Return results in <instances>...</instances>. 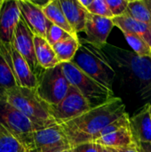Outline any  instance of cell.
<instances>
[{
	"label": "cell",
	"instance_id": "4",
	"mask_svg": "<svg viewBox=\"0 0 151 152\" xmlns=\"http://www.w3.org/2000/svg\"><path fill=\"white\" fill-rule=\"evenodd\" d=\"M4 100L28 118L39 129L57 125L51 116L49 104L39 97L36 89L18 86L6 92Z\"/></svg>",
	"mask_w": 151,
	"mask_h": 152
},
{
	"label": "cell",
	"instance_id": "27",
	"mask_svg": "<svg viewBox=\"0 0 151 152\" xmlns=\"http://www.w3.org/2000/svg\"><path fill=\"white\" fill-rule=\"evenodd\" d=\"M86 10L89 13L113 19V15L105 0H93L92 4Z\"/></svg>",
	"mask_w": 151,
	"mask_h": 152
},
{
	"label": "cell",
	"instance_id": "3",
	"mask_svg": "<svg viewBox=\"0 0 151 152\" xmlns=\"http://www.w3.org/2000/svg\"><path fill=\"white\" fill-rule=\"evenodd\" d=\"M79 48L72 62L98 83L113 90L117 73L104 51L79 38Z\"/></svg>",
	"mask_w": 151,
	"mask_h": 152
},
{
	"label": "cell",
	"instance_id": "38",
	"mask_svg": "<svg viewBox=\"0 0 151 152\" xmlns=\"http://www.w3.org/2000/svg\"><path fill=\"white\" fill-rule=\"evenodd\" d=\"M69 152H74V151H73V149H71V150H69Z\"/></svg>",
	"mask_w": 151,
	"mask_h": 152
},
{
	"label": "cell",
	"instance_id": "19",
	"mask_svg": "<svg viewBox=\"0 0 151 152\" xmlns=\"http://www.w3.org/2000/svg\"><path fill=\"white\" fill-rule=\"evenodd\" d=\"M34 44L36 60L42 69H53L61 64L53 46L44 37L35 36Z\"/></svg>",
	"mask_w": 151,
	"mask_h": 152
},
{
	"label": "cell",
	"instance_id": "23",
	"mask_svg": "<svg viewBox=\"0 0 151 152\" xmlns=\"http://www.w3.org/2000/svg\"><path fill=\"white\" fill-rule=\"evenodd\" d=\"M126 13L136 20L151 26V12L145 3V0L129 1Z\"/></svg>",
	"mask_w": 151,
	"mask_h": 152
},
{
	"label": "cell",
	"instance_id": "35",
	"mask_svg": "<svg viewBox=\"0 0 151 152\" xmlns=\"http://www.w3.org/2000/svg\"><path fill=\"white\" fill-rule=\"evenodd\" d=\"M32 152H41L40 151H38V150H35V151H32Z\"/></svg>",
	"mask_w": 151,
	"mask_h": 152
},
{
	"label": "cell",
	"instance_id": "15",
	"mask_svg": "<svg viewBox=\"0 0 151 152\" xmlns=\"http://www.w3.org/2000/svg\"><path fill=\"white\" fill-rule=\"evenodd\" d=\"M130 126L137 143H151L150 103L145 104L130 118Z\"/></svg>",
	"mask_w": 151,
	"mask_h": 152
},
{
	"label": "cell",
	"instance_id": "41",
	"mask_svg": "<svg viewBox=\"0 0 151 152\" xmlns=\"http://www.w3.org/2000/svg\"><path fill=\"white\" fill-rule=\"evenodd\" d=\"M150 114H151V103H150Z\"/></svg>",
	"mask_w": 151,
	"mask_h": 152
},
{
	"label": "cell",
	"instance_id": "17",
	"mask_svg": "<svg viewBox=\"0 0 151 152\" xmlns=\"http://www.w3.org/2000/svg\"><path fill=\"white\" fill-rule=\"evenodd\" d=\"M12 61V69L16 77L18 85L22 87L36 89L38 86L37 77L33 73L26 60L12 45L10 48Z\"/></svg>",
	"mask_w": 151,
	"mask_h": 152
},
{
	"label": "cell",
	"instance_id": "2",
	"mask_svg": "<svg viewBox=\"0 0 151 152\" xmlns=\"http://www.w3.org/2000/svg\"><path fill=\"white\" fill-rule=\"evenodd\" d=\"M104 48L122 83L142 99L151 98V57L139 56L133 52L110 45Z\"/></svg>",
	"mask_w": 151,
	"mask_h": 152
},
{
	"label": "cell",
	"instance_id": "29",
	"mask_svg": "<svg viewBox=\"0 0 151 152\" xmlns=\"http://www.w3.org/2000/svg\"><path fill=\"white\" fill-rule=\"evenodd\" d=\"M74 152H98V145L95 142H87L73 148Z\"/></svg>",
	"mask_w": 151,
	"mask_h": 152
},
{
	"label": "cell",
	"instance_id": "11",
	"mask_svg": "<svg viewBox=\"0 0 151 152\" xmlns=\"http://www.w3.org/2000/svg\"><path fill=\"white\" fill-rule=\"evenodd\" d=\"M35 150L41 152H59L71 150L61 126L55 125L39 129L34 134Z\"/></svg>",
	"mask_w": 151,
	"mask_h": 152
},
{
	"label": "cell",
	"instance_id": "10",
	"mask_svg": "<svg viewBox=\"0 0 151 152\" xmlns=\"http://www.w3.org/2000/svg\"><path fill=\"white\" fill-rule=\"evenodd\" d=\"M34 37L35 35L21 17L14 32L12 46L26 60L31 70L38 79V77L41 75L44 69L39 66L36 60Z\"/></svg>",
	"mask_w": 151,
	"mask_h": 152
},
{
	"label": "cell",
	"instance_id": "1",
	"mask_svg": "<svg viewBox=\"0 0 151 152\" xmlns=\"http://www.w3.org/2000/svg\"><path fill=\"white\" fill-rule=\"evenodd\" d=\"M126 113L121 98L115 97L109 102L92 108L78 118L61 126L71 148L87 142H95L102 130Z\"/></svg>",
	"mask_w": 151,
	"mask_h": 152
},
{
	"label": "cell",
	"instance_id": "36",
	"mask_svg": "<svg viewBox=\"0 0 151 152\" xmlns=\"http://www.w3.org/2000/svg\"><path fill=\"white\" fill-rule=\"evenodd\" d=\"M69 151H59V152H69Z\"/></svg>",
	"mask_w": 151,
	"mask_h": 152
},
{
	"label": "cell",
	"instance_id": "24",
	"mask_svg": "<svg viewBox=\"0 0 151 152\" xmlns=\"http://www.w3.org/2000/svg\"><path fill=\"white\" fill-rule=\"evenodd\" d=\"M27 149L12 134L0 125V152H25Z\"/></svg>",
	"mask_w": 151,
	"mask_h": 152
},
{
	"label": "cell",
	"instance_id": "39",
	"mask_svg": "<svg viewBox=\"0 0 151 152\" xmlns=\"http://www.w3.org/2000/svg\"><path fill=\"white\" fill-rule=\"evenodd\" d=\"M2 2H3V0H0V7H1V4H2Z\"/></svg>",
	"mask_w": 151,
	"mask_h": 152
},
{
	"label": "cell",
	"instance_id": "30",
	"mask_svg": "<svg viewBox=\"0 0 151 152\" xmlns=\"http://www.w3.org/2000/svg\"><path fill=\"white\" fill-rule=\"evenodd\" d=\"M114 150V149H113ZM117 152H139V146L138 143L136 142L134 145L125 148V149H119V150H115Z\"/></svg>",
	"mask_w": 151,
	"mask_h": 152
},
{
	"label": "cell",
	"instance_id": "40",
	"mask_svg": "<svg viewBox=\"0 0 151 152\" xmlns=\"http://www.w3.org/2000/svg\"><path fill=\"white\" fill-rule=\"evenodd\" d=\"M111 150H112V151H113V152H117L116 151H115V150H113V149H111Z\"/></svg>",
	"mask_w": 151,
	"mask_h": 152
},
{
	"label": "cell",
	"instance_id": "18",
	"mask_svg": "<svg viewBox=\"0 0 151 152\" xmlns=\"http://www.w3.org/2000/svg\"><path fill=\"white\" fill-rule=\"evenodd\" d=\"M60 3L73 31L77 35L80 32H85L87 10L79 4L78 0H60Z\"/></svg>",
	"mask_w": 151,
	"mask_h": 152
},
{
	"label": "cell",
	"instance_id": "33",
	"mask_svg": "<svg viewBox=\"0 0 151 152\" xmlns=\"http://www.w3.org/2000/svg\"><path fill=\"white\" fill-rule=\"evenodd\" d=\"M97 145H98V152H113L112 150L109 149V148H106V147L101 146V145H99V144H97Z\"/></svg>",
	"mask_w": 151,
	"mask_h": 152
},
{
	"label": "cell",
	"instance_id": "32",
	"mask_svg": "<svg viewBox=\"0 0 151 152\" xmlns=\"http://www.w3.org/2000/svg\"><path fill=\"white\" fill-rule=\"evenodd\" d=\"M78 2L84 8L87 9L90 6V4H92L93 0H78Z\"/></svg>",
	"mask_w": 151,
	"mask_h": 152
},
{
	"label": "cell",
	"instance_id": "31",
	"mask_svg": "<svg viewBox=\"0 0 151 152\" xmlns=\"http://www.w3.org/2000/svg\"><path fill=\"white\" fill-rule=\"evenodd\" d=\"M139 152H151V143H138Z\"/></svg>",
	"mask_w": 151,
	"mask_h": 152
},
{
	"label": "cell",
	"instance_id": "26",
	"mask_svg": "<svg viewBox=\"0 0 151 152\" xmlns=\"http://www.w3.org/2000/svg\"><path fill=\"white\" fill-rule=\"evenodd\" d=\"M72 35H70L69 33H68L67 31H65L63 28L53 24L52 22L49 23L48 27H47V30H46V36H45V39L47 40V42L53 46L54 45H56L57 43L71 37ZM74 37H77V36H74Z\"/></svg>",
	"mask_w": 151,
	"mask_h": 152
},
{
	"label": "cell",
	"instance_id": "20",
	"mask_svg": "<svg viewBox=\"0 0 151 152\" xmlns=\"http://www.w3.org/2000/svg\"><path fill=\"white\" fill-rule=\"evenodd\" d=\"M113 22L121 31H129L140 36L151 47V26L136 20L127 13L113 18Z\"/></svg>",
	"mask_w": 151,
	"mask_h": 152
},
{
	"label": "cell",
	"instance_id": "5",
	"mask_svg": "<svg viewBox=\"0 0 151 152\" xmlns=\"http://www.w3.org/2000/svg\"><path fill=\"white\" fill-rule=\"evenodd\" d=\"M61 66L69 85L76 87L84 95L92 108L102 105L116 97L113 90L98 83L72 61L61 63Z\"/></svg>",
	"mask_w": 151,
	"mask_h": 152
},
{
	"label": "cell",
	"instance_id": "25",
	"mask_svg": "<svg viewBox=\"0 0 151 152\" xmlns=\"http://www.w3.org/2000/svg\"><path fill=\"white\" fill-rule=\"evenodd\" d=\"M128 45L133 49V52L139 56L142 57H151V47L147 44V42L140 36L129 32L122 31Z\"/></svg>",
	"mask_w": 151,
	"mask_h": 152
},
{
	"label": "cell",
	"instance_id": "9",
	"mask_svg": "<svg viewBox=\"0 0 151 152\" xmlns=\"http://www.w3.org/2000/svg\"><path fill=\"white\" fill-rule=\"evenodd\" d=\"M95 143L114 150L125 149L134 145L136 142L132 133L128 113L107 126L100 134Z\"/></svg>",
	"mask_w": 151,
	"mask_h": 152
},
{
	"label": "cell",
	"instance_id": "12",
	"mask_svg": "<svg viewBox=\"0 0 151 152\" xmlns=\"http://www.w3.org/2000/svg\"><path fill=\"white\" fill-rule=\"evenodd\" d=\"M21 12L17 0H3L0 7V43L12 45L14 32Z\"/></svg>",
	"mask_w": 151,
	"mask_h": 152
},
{
	"label": "cell",
	"instance_id": "16",
	"mask_svg": "<svg viewBox=\"0 0 151 152\" xmlns=\"http://www.w3.org/2000/svg\"><path fill=\"white\" fill-rule=\"evenodd\" d=\"M11 46L0 43V100L4 99L7 91L19 86L12 69Z\"/></svg>",
	"mask_w": 151,
	"mask_h": 152
},
{
	"label": "cell",
	"instance_id": "37",
	"mask_svg": "<svg viewBox=\"0 0 151 152\" xmlns=\"http://www.w3.org/2000/svg\"><path fill=\"white\" fill-rule=\"evenodd\" d=\"M25 152H32V151H29V150H27Z\"/></svg>",
	"mask_w": 151,
	"mask_h": 152
},
{
	"label": "cell",
	"instance_id": "21",
	"mask_svg": "<svg viewBox=\"0 0 151 152\" xmlns=\"http://www.w3.org/2000/svg\"><path fill=\"white\" fill-rule=\"evenodd\" d=\"M43 12L50 22L63 28L65 31H67L72 36H77L69 26L61 8L60 0L47 1L46 4L43 7Z\"/></svg>",
	"mask_w": 151,
	"mask_h": 152
},
{
	"label": "cell",
	"instance_id": "13",
	"mask_svg": "<svg viewBox=\"0 0 151 152\" xmlns=\"http://www.w3.org/2000/svg\"><path fill=\"white\" fill-rule=\"evenodd\" d=\"M114 27L113 19L97 16L87 13L85 32L86 41L99 49H103L107 45V40Z\"/></svg>",
	"mask_w": 151,
	"mask_h": 152
},
{
	"label": "cell",
	"instance_id": "22",
	"mask_svg": "<svg viewBox=\"0 0 151 152\" xmlns=\"http://www.w3.org/2000/svg\"><path fill=\"white\" fill-rule=\"evenodd\" d=\"M79 37L71 36L53 46L61 63L70 62L76 56L79 48Z\"/></svg>",
	"mask_w": 151,
	"mask_h": 152
},
{
	"label": "cell",
	"instance_id": "28",
	"mask_svg": "<svg viewBox=\"0 0 151 152\" xmlns=\"http://www.w3.org/2000/svg\"><path fill=\"white\" fill-rule=\"evenodd\" d=\"M113 18L120 17L127 12L129 0H105Z\"/></svg>",
	"mask_w": 151,
	"mask_h": 152
},
{
	"label": "cell",
	"instance_id": "7",
	"mask_svg": "<svg viewBox=\"0 0 151 152\" xmlns=\"http://www.w3.org/2000/svg\"><path fill=\"white\" fill-rule=\"evenodd\" d=\"M69 83L64 75L61 63L53 69H44L38 77L36 93L49 105L60 103L67 95Z\"/></svg>",
	"mask_w": 151,
	"mask_h": 152
},
{
	"label": "cell",
	"instance_id": "34",
	"mask_svg": "<svg viewBox=\"0 0 151 152\" xmlns=\"http://www.w3.org/2000/svg\"><path fill=\"white\" fill-rule=\"evenodd\" d=\"M145 3H146L147 6L149 7V9H150L151 12V0H145Z\"/></svg>",
	"mask_w": 151,
	"mask_h": 152
},
{
	"label": "cell",
	"instance_id": "14",
	"mask_svg": "<svg viewBox=\"0 0 151 152\" xmlns=\"http://www.w3.org/2000/svg\"><path fill=\"white\" fill-rule=\"evenodd\" d=\"M21 17L35 36L45 38L47 27L50 21L45 17L43 8L34 4L33 1H18Z\"/></svg>",
	"mask_w": 151,
	"mask_h": 152
},
{
	"label": "cell",
	"instance_id": "8",
	"mask_svg": "<svg viewBox=\"0 0 151 152\" xmlns=\"http://www.w3.org/2000/svg\"><path fill=\"white\" fill-rule=\"evenodd\" d=\"M92 109L89 102L74 86H70L66 97L56 105H49L52 118L57 125L69 122Z\"/></svg>",
	"mask_w": 151,
	"mask_h": 152
},
{
	"label": "cell",
	"instance_id": "6",
	"mask_svg": "<svg viewBox=\"0 0 151 152\" xmlns=\"http://www.w3.org/2000/svg\"><path fill=\"white\" fill-rule=\"evenodd\" d=\"M0 125L19 139L27 150L35 151L34 134L39 128L4 99L0 100Z\"/></svg>",
	"mask_w": 151,
	"mask_h": 152
}]
</instances>
